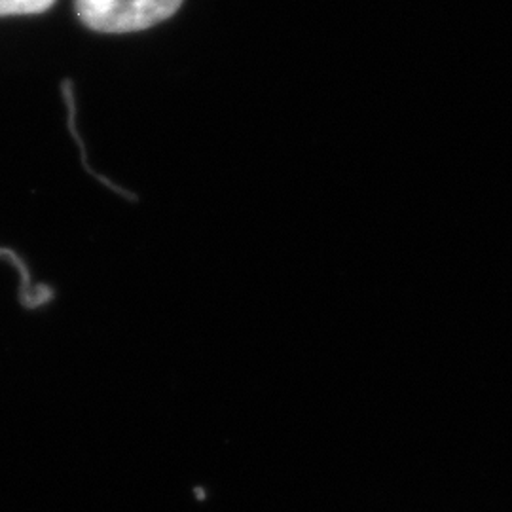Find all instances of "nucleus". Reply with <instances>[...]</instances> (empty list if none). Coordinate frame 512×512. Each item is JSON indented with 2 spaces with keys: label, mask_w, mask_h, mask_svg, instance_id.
I'll return each instance as SVG.
<instances>
[{
  "label": "nucleus",
  "mask_w": 512,
  "mask_h": 512,
  "mask_svg": "<svg viewBox=\"0 0 512 512\" xmlns=\"http://www.w3.org/2000/svg\"><path fill=\"white\" fill-rule=\"evenodd\" d=\"M54 4L55 0H0V16L42 14Z\"/></svg>",
  "instance_id": "obj_2"
},
{
  "label": "nucleus",
  "mask_w": 512,
  "mask_h": 512,
  "mask_svg": "<svg viewBox=\"0 0 512 512\" xmlns=\"http://www.w3.org/2000/svg\"><path fill=\"white\" fill-rule=\"evenodd\" d=\"M183 0H74L80 21L97 33L145 31L171 18Z\"/></svg>",
  "instance_id": "obj_1"
}]
</instances>
